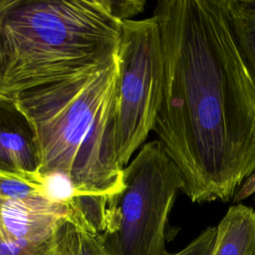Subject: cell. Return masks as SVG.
I'll use <instances>...</instances> for the list:
<instances>
[{"instance_id":"cell-1","label":"cell","mask_w":255,"mask_h":255,"mask_svg":"<svg viewBox=\"0 0 255 255\" xmlns=\"http://www.w3.org/2000/svg\"><path fill=\"white\" fill-rule=\"evenodd\" d=\"M163 85L153 131L192 202H228L255 170V71L223 0H160Z\"/></svg>"},{"instance_id":"cell-2","label":"cell","mask_w":255,"mask_h":255,"mask_svg":"<svg viewBox=\"0 0 255 255\" xmlns=\"http://www.w3.org/2000/svg\"><path fill=\"white\" fill-rule=\"evenodd\" d=\"M119 76L116 54L14 99L36 132L38 174L64 176L76 196L110 197L124 187L115 141Z\"/></svg>"},{"instance_id":"cell-3","label":"cell","mask_w":255,"mask_h":255,"mask_svg":"<svg viewBox=\"0 0 255 255\" xmlns=\"http://www.w3.org/2000/svg\"><path fill=\"white\" fill-rule=\"evenodd\" d=\"M111 0H0V96L94 68L117 54Z\"/></svg>"},{"instance_id":"cell-4","label":"cell","mask_w":255,"mask_h":255,"mask_svg":"<svg viewBox=\"0 0 255 255\" xmlns=\"http://www.w3.org/2000/svg\"><path fill=\"white\" fill-rule=\"evenodd\" d=\"M124 187L109 197L98 235L106 255H167L166 228L182 187L176 164L159 139L144 143L123 169Z\"/></svg>"},{"instance_id":"cell-5","label":"cell","mask_w":255,"mask_h":255,"mask_svg":"<svg viewBox=\"0 0 255 255\" xmlns=\"http://www.w3.org/2000/svg\"><path fill=\"white\" fill-rule=\"evenodd\" d=\"M117 56L120 76L115 141L124 169L153 130L161 104L163 54L157 19L152 15L124 20Z\"/></svg>"},{"instance_id":"cell-6","label":"cell","mask_w":255,"mask_h":255,"mask_svg":"<svg viewBox=\"0 0 255 255\" xmlns=\"http://www.w3.org/2000/svg\"><path fill=\"white\" fill-rule=\"evenodd\" d=\"M71 212L70 202H56L46 195L0 196V231L14 239L48 242L59 223Z\"/></svg>"},{"instance_id":"cell-7","label":"cell","mask_w":255,"mask_h":255,"mask_svg":"<svg viewBox=\"0 0 255 255\" xmlns=\"http://www.w3.org/2000/svg\"><path fill=\"white\" fill-rule=\"evenodd\" d=\"M35 129L14 99L0 96V171L38 173Z\"/></svg>"},{"instance_id":"cell-8","label":"cell","mask_w":255,"mask_h":255,"mask_svg":"<svg viewBox=\"0 0 255 255\" xmlns=\"http://www.w3.org/2000/svg\"><path fill=\"white\" fill-rule=\"evenodd\" d=\"M211 255H255V210L231 205L219 224Z\"/></svg>"},{"instance_id":"cell-9","label":"cell","mask_w":255,"mask_h":255,"mask_svg":"<svg viewBox=\"0 0 255 255\" xmlns=\"http://www.w3.org/2000/svg\"><path fill=\"white\" fill-rule=\"evenodd\" d=\"M47 255H100L98 234L70 214L57 226L50 240Z\"/></svg>"},{"instance_id":"cell-10","label":"cell","mask_w":255,"mask_h":255,"mask_svg":"<svg viewBox=\"0 0 255 255\" xmlns=\"http://www.w3.org/2000/svg\"><path fill=\"white\" fill-rule=\"evenodd\" d=\"M232 33L255 71V0H223Z\"/></svg>"},{"instance_id":"cell-11","label":"cell","mask_w":255,"mask_h":255,"mask_svg":"<svg viewBox=\"0 0 255 255\" xmlns=\"http://www.w3.org/2000/svg\"><path fill=\"white\" fill-rule=\"evenodd\" d=\"M49 243L14 239L0 231V255H47Z\"/></svg>"},{"instance_id":"cell-12","label":"cell","mask_w":255,"mask_h":255,"mask_svg":"<svg viewBox=\"0 0 255 255\" xmlns=\"http://www.w3.org/2000/svg\"><path fill=\"white\" fill-rule=\"evenodd\" d=\"M216 232V226L207 227L182 250L173 254L168 253L167 255H211Z\"/></svg>"},{"instance_id":"cell-13","label":"cell","mask_w":255,"mask_h":255,"mask_svg":"<svg viewBox=\"0 0 255 255\" xmlns=\"http://www.w3.org/2000/svg\"><path fill=\"white\" fill-rule=\"evenodd\" d=\"M112 8L116 16L124 20H130L132 16L140 13L145 5L144 1L129 0V1H115L111 0Z\"/></svg>"},{"instance_id":"cell-14","label":"cell","mask_w":255,"mask_h":255,"mask_svg":"<svg viewBox=\"0 0 255 255\" xmlns=\"http://www.w3.org/2000/svg\"><path fill=\"white\" fill-rule=\"evenodd\" d=\"M255 195V170L248 176L232 198V202L240 203L242 200Z\"/></svg>"},{"instance_id":"cell-15","label":"cell","mask_w":255,"mask_h":255,"mask_svg":"<svg viewBox=\"0 0 255 255\" xmlns=\"http://www.w3.org/2000/svg\"><path fill=\"white\" fill-rule=\"evenodd\" d=\"M100 242V241H99ZM100 255H106L104 252H103V250H102V248H101V245H100Z\"/></svg>"},{"instance_id":"cell-16","label":"cell","mask_w":255,"mask_h":255,"mask_svg":"<svg viewBox=\"0 0 255 255\" xmlns=\"http://www.w3.org/2000/svg\"><path fill=\"white\" fill-rule=\"evenodd\" d=\"M254 200H255V197H254Z\"/></svg>"}]
</instances>
